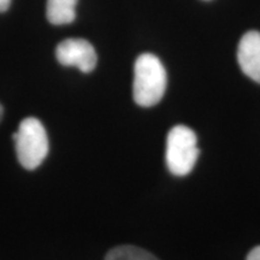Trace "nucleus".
I'll use <instances>...</instances> for the list:
<instances>
[{"label": "nucleus", "instance_id": "nucleus-1", "mask_svg": "<svg viewBox=\"0 0 260 260\" xmlns=\"http://www.w3.org/2000/svg\"><path fill=\"white\" fill-rule=\"evenodd\" d=\"M168 77L164 65L157 56L144 53L138 57L134 67L133 94L138 105H157L167 90Z\"/></svg>", "mask_w": 260, "mask_h": 260}, {"label": "nucleus", "instance_id": "nucleus-2", "mask_svg": "<svg viewBox=\"0 0 260 260\" xmlns=\"http://www.w3.org/2000/svg\"><path fill=\"white\" fill-rule=\"evenodd\" d=\"M12 139L19 164L27 170L38 169L47 157V133L42 123L35 117H27L19 123Z\"/></svg>", "mask_w": 260, "mask_h": 260}, {"label": "nucleus", "instance_id": "nucleus-3", "mask_svg": "<svg viewBox=\"0 0 260 260\" xmlns=\"http://www.w3.org/2000/svg\"><path fill=\"white\" fill-rule=\"evenodd\" d=\"M199 157L197 134L189 126L176 125L168 134L165 160L175 176H187Z\"/></svg>", "mask_w": 260, "mask_h": 260}, {"label": "nucleus", "instance_id": "nucleus-4", "mask_svg": "<svg viewBox=\"0 0 260 260\" xmlns=\"http://www.w3.org/2000/svg\"><path fill=\"white\" fill-rule=\"evenodd\" d=\"M56 57L64 67H75L84 74L94 70L98 63L96 52L84 39H67L56 48Z\"/></svg>", "mask_w": 260, "mask_h": 260}, {"label": "nucleus", "instance_id": "nucleus-5", "mask_svg": "<svg viewBox=\"0 0 260 260\" xmlns=\"http://www.w3.org/2000/svg\"><path fill=\"white\" fill-rule=\"evenodd\" d=\"M237 61L243 74L260 83V32L247 31L237 47Z\"/></svg>", "mask_w": 260, "mask_h": 260}, {"label": "nucleus", "instance_id": "nucleus-6", "mask_svg": "<svg viewBox=\"0 0 260 260\" xmlns=\"http://www.w3.org/2000/svg\"><path fill=\"white\" fill-rule=\"evenodd\" d=\"M79 0H47L46 16L54 25L69 24L76 18V5Z\"/></svg>", "mask_w": 260, "mask_h": 260}, {"label": "nucleus", "instance_id": "nucleus-7", "mask_svg": "<svg viewBox=\"0 0 260 260\" xmlns=\"http://www.w3.org/2000/svg\"><path fill=\"white\" fill-rule=\"evenodd\" d=\"M105 260H158L153 254L135 246H119L107 253Z\"/></svg>", "mask_w": 260, "mask_h": 260}, {"label": "nucleus", "instance_id": "nucleus-8", "mask_svg": "<svg viewBox=\"0 0 260 260\" xmlns=\"http://www.w3.org/2000/svg\"><path fill=\"white\" fill-rule=\"evenodd\" d=\"M246 260H260V246H256L248 253Z\"/></svg>", "mask_w": 260, "mask_h": 260}, {"label": "nucleus", "instance_id": "nucleus-9", "mask_svg": "<svg viewBox=\"0 0 260 260\" xmlns=\"http://www.w3.org/2000/svg\"><path fill=\"white\" fill-rule=\"evenodd\" d=\"M11 5V0H0V12H5Z\"/></svg>", "mask_w": 260, "mask_h": 260}, {"label": "nucleus", "instance_id": "nucleus-10", "mask_svg": "<svg viewBox=\"0 0 260 260\" xmlns=\"http://www.w3.org/2000/svg\"><path fill=\"white\" fill-rule=\"evenodd\" d=\"M3 115H4V109H3L2 104H0V121L3 119Z\"/></svg>", "mask_w": 260, "mask_h": 260}]
</instances>
